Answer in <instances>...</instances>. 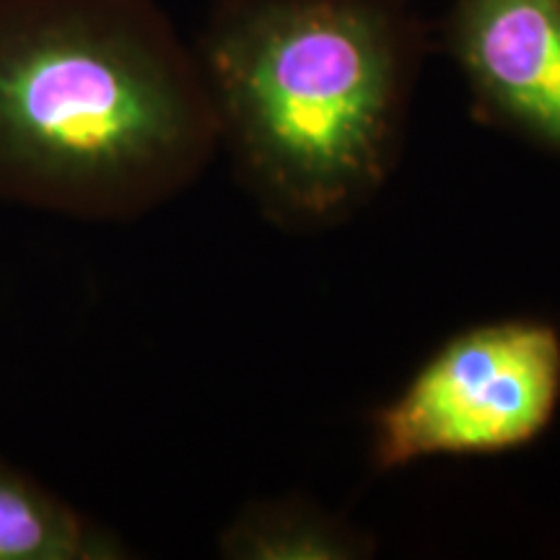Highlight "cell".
Here are the masks:
<instances>
[{
	"label": "cell",
	"mask_w": 560,
	"mask_h": 560,
	"mask_svg": "<svg viewBox=\"0 0 560 560\" xmlns=\"http://www.w3.org/2000/svg\"><path fill=\"white\" fill-rule=\"evenodd\" d=\"M117 532L0 459V560H125Z\"/></svg>",
	"instance_id": "5b68a950"
},
{
	"label": "cell",
	"mask_w": 560,
	"mask_h": 560,
	"mask_svg": "<svg viewBox=\"0 0 560 560\" xmlns=\"http://www.w3.org/2000/svg\"><path fill=\"white\" fill-rule=\"evenodd\" d=\"M560 405V330L493 319L459 330L371 412L376 472L433 457H495L535 444Z\"/></svg>",
	"instance_id": "3957f363"
},
{
	"label": "cell",
	"mask_w": 560,
	"mask_h": 560,
	"mask_svg": "<svg viewBox=\"0 0 560 560\" xmlns=\"http://www.w3.org/2000/svg\"><path fill=\"white\" fill-rule=\"evenodd\" d=\"M374 552V535L301 495L249 503L219 535V556L229 560H363Z\"/></svg>",
	"instance_id": "8992f818"
},
{
	"label": "cell",
	"mask_w": 560,
	"mask_h": 560,
	"mask_svg": "<svg viewBox=\"0 0 560 560\" xmlns=\"http://www.w3.org/2000/svg\"><path fill=\"white\" fill-rule=\"evenodd\" d=\"M219 151L198 52L156 0H0V200L138 221Z\"/></svg>",
	"instance_id": "6da1fadb"
},
{
	"label": "cell",
	"mask_w": 560,
	"mask_h": 560,
	"mask_svg": "<svg viewBox=\"0 0 560 560\" xmlns=\"http://www.w3.org/2000/svg\"><path fill=\"white\" fill-rule=\"evenodd\" d=\"M444 42L475 120L560 156V0H452Z\"/></svg>",
	"instance_id": "277c9868"
},
{
	"label": "cell",
	"mask_w": 560,
	"mask_h": 560,
	"mask_svg": "<svg viewBox=\"0 0 560 560\" xmlns=\"http://www.w3.org/2000/svg\"><path fill=\"white\" fill-rule=\"evenodd\" d=\"M195 52L221 149L270 223L327 231L380 198L425 52L408 0H219Z\"/></svg>",
	"instance_id": "7a4b0ae2"
}]
</instances>
